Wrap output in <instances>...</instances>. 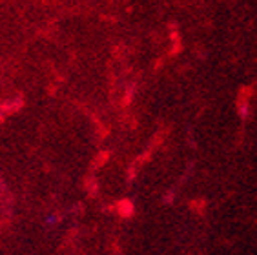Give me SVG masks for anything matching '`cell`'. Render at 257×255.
<instances>
[{"label": "cell", "instance_id": "6da1fadb", "mask_svg": "<svg viewBox=\"0 0 257 255\" xmlns=\"http://www.w3.org/2000/svg\"><path fill=\"white\" fill-rule=\"evenodd\" d=\"M57 221H59V217L55 215V213H50V215L46 217V222H48V224H57Z\"/></svg>", "mask_w": 257, "mask_h": 255}]
</instances>
